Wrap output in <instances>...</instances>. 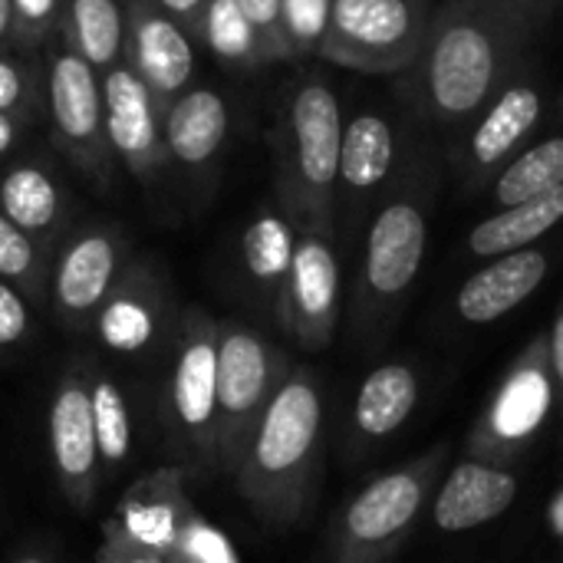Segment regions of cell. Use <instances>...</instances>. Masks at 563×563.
Segmentation results:
<instances>
[{
  "mask_svg": "<svg viewBox=\"0 0 563 563\" xmlns=\"http://www.w3.org/2000/svg\"><path fill=\"white\" fill-rule=\"evenodd\" d=\"M563 0H445L396 96L412 122L452 142L531 56L534 36Z\"/></svg>",
  "mask_w": 563,
  "mask_h": 563,
  "instance_id": "1",
  "label": "cell"
},
{
  "mask_svg": "<svg viewBox=\"0 0 563 563\" xmlns=\"http://www.w3.org/2000/svg\"><path fill=\"white\" fill-rule=\"evenodd\" d=\"M435 195L439 158L429 142V129L409 119L399 168L363 231L366 241L360 261V317L366 323H376L412 290L429 247Z\"/></svg>",
  "mask_w": 563,
  "mask_h": 563,
  "instance_id": "2",
  "label": "cell"
},
{
  "mask_svg": "<svg viewBox=\"0 0 563 563\" xmlns=\"http://www.w3.org/2000/svg\"><path fill=\"white\" fill-rule=\"evenodd\" d=\"M343 102L323 73L294 82L280 119V191L300 231L336 234V172Z\"/></svg>",
  "mask_w": 563,
  "mask_h": 563,
  "instance_id": "3",
  "label": "cell"
},
{
  "mask_svg": "<svg viewBox=\"0 0 563 563\" xmlns=\"http://www.w3.org/2000/svg\"><path fill=\"white\" fill-rule=\"evenodd\" d=\"M323 399L310 373H294L267 402L251 442V482L271 505L290 511L303 498L320 452Z\"/></svg>",
  "mask_w": 563,
  "mask_h": 563,
  "instance_id": "4",
  "label": "cell"
},
{
  "mask_svg": "<svg viewBox=\"0 0 563 563\" xmlns=\"http://www.w3.org/2000/svg\"><path fill=\"white\" fill-rule=\"evenodd\" d=\"M432 0H333L320 56L366 76H402L432 30Z\"/></svg>",
  "mask_w": 563,
  "mask_h": 563,
  "instance_id": "5",
  "label": "cell"
},
{
  "mask_svg": "<svg viewBox=\"0 0 563 563\" xmlns=\"http://www.w3.org/2000/svg\"><path fill=\"white\" fill-rule=\"evenodd\" d=\"M548 112V92L541 82L538 59L528 56L518 73L482 106L465 129L445 142L455 175L465 191H482L498 178V172L538 139V129Z\"/></svg>",
  "mask_w": 563,
  "mask_h": 563,
  "instance_id": "6",
  "label": "cell"
},
{
  "mask_svg": "<svg viewBox=\"0 0 563 563\" xmlns=\"http://www.w3.org/2000/svg\"><path fill=\"white\" fill-rule=\"evenodd\" d=\"M439 472V452L409 468L369 482L343 511L336 531V563H386L412 531L429 482Z\"/></svg>",
  "mask_w": 563,
  "mask_h": 563,
  "instance_id": "7",
  "label": "cell"
},
{
  "mask_svg": "<svg viewBox=\"0 0 563 563\" xmlns=\"http://www.w3.org/2000/svg\"><path fill=\"white\" fill-rule=\"evenodd\" d=\"M406 148V129H399L383 109L363 106L343 122L340 172H336V234L356 238L366 231L383 191L389 188Z\"/></svg>",
  "mask_w": 563,
  "mask_h": 563,
  "instance_id": "8",
  "label": "cell"
},
{
  "mask_svg": "<svg viewBox=\"0 0 563 563\" xmlns=\"http://www.w3.org/2000/svg\"><path fill=\"white\" fill-rule=\"evenodd\" d=\"M280 303L287 327L307 346L320 350L333 340L340 317V261L330 234L300 231Z\"/></svg>",
  "mask_w": 563,
  "mask_h": 563,
  "instance_id": "9",
  "label": "cell"
},
{
  "mask_svg": "<svg viewBox=\"0 0 563 563\" xmlns=\"http://www.w3.org/2000/svg\"><path fill=\"white\" fill-rule=\"evenodd\" d=\"M274 353L247 330L224 333L218 346V412L231 429L261 422L274 399Z\"/></svg>",
  "mask_w": 563,
  "mask_h": 563,
  "instance_id": "10",
  "label": "cell"
},
{
  "mask_svg": "<svg viewBox=\"0 0 563 563\" xmlns=\"http://www.w3.org/2000/svg\"><path fill=\"white\" fill-rule=\"evenodd\" d=\"M544 277H548L544 251L525 247L515 254L492 257V264H485L462 284V290L455 297L459 317L475 327L495 323L505 313H511L515 307H521L544 284Z\"/></svg>",
  "mask_w": 563,
  "mask_h": 563,
  "instance_id": "11",
  "label": "cell"
},
{
  "mask_svg": "<svg viewBox=\"0 0 563 563\" xmlns=\"http://www.w3.org/2000/svg\"><path fill=\"white\" fill-rule=\"evenodd\" d=\"M548 366H551V343L538 340L521 356V363L515 366L508 383L501 386V393L482 426L495 449L505 452L508 445H518L541 429V422L551 409V396H554L551 393L554 379L548 376Z\"/></svg>",
  "mask_w": 563,
  "mask_h": 563,
  "instance_id": "12",
  "label": "cell"
},
{
  "mask_svg": "<svg viewBox=\"0 0 563 563\" xmlns=\"http://www.w3.org/2000/svg\"><path fill=\"white\" fill-rule=\"evenodd\" d=\"M518 495L515 475L485 465V462H462L442 485L435 498V525L442 531H472L495 518H501Z\"/></svg>",
  "mask_w": 563,
  "mask_h": 563,
  "instance_id": "13",
  "label": "cell"
},
{
  "mask_svg": "<svg viewBox=\"0 0 563 563\" xmlns=\"http://www.w3.org/2000/svg\"><path fill=\"white\" fill-rule=\"evenodd\" d=\"M228 129H231V112L224 96H218L214 89H191L168 109L165 142L181 165L198 168L221 152Z\"/></svg>",
  "mask_w": 563,
  "mask_h": 563,
  "instance_id": "14",
  "label": "cell"
},
{
  "mask_svg": "<svg viewBox=\"0 0 563 563\" xmlns=\"http://www.w3.org/2000/svg\"><path fill=\"white\" fill-rule=\"evenodd\" d=\"M563 221V188L548 191L541 198L501 208L495 214H488L482 224L472 228L468 234V251L475 257H501V254H515L525 251L531 244H538L544 234H551Z\"/></svg>",
  "mask_w": 563,
  "mask_h": 563,
  "instance_id": "15",
  "label": "cell"
},
{
  "mask_svg": "<svg viewBox=\"0 0 563 563\" xmlns=\"http://www.w3.org/2000/svg\"><path fill=\"white\" fill-rule=\"evenodd\" d=\"M135 59L148 89L178 92L195 73V49L168 16H145L135 30Z\"/></svg>",
  "mask_w": 563,
  "mask_h": 563,
  "instance_id": "16",
  "label": "cell"
},
{
  "mask_svg": "<svg viewBox=\"0 0 563 563\" xmlns=\"http://www.w3.org/2000/svg\"><path fill=\"white\" fill-rule=\"evenodd\" d=\"M106 132L122 155H148L155 148L152 96L142 76L115 69L106 79Z\"/></svg>",
  "mask_w": 563,
  "mask_h": 563,
  "instance_id": "17",
  "label": "cell"
},
{
  "mask_svg": "<svg viewBox=\"0 0 563 563\" xmlns=\"http://www.w3.org/2000/svg\"><path fill=\"white\" fill-rule=\"evenodd\" d=\"M419 383L416 373L402 363L379 366L366 376L356 396V429L369 439L393 435L416 409Z\"/></svg>",
  "mask_w": 563,
  "mask_h": 563,
  "instance_id": "18",
  "label": "cell"
},
{
  "mask_svg": "<svg viewBox=\"0 0 563 563\" xmlns=\"http://www.w3.org/2000/svg\"><path fill=\"white\" fill-rule=\"evenodd\" d=\"M563 188V132L541 135L521 148L492 181V201L511 208Z\"/></svg>",
  "mask_w": 563,
  "mask_h": 563,
  "instance_id": "19",
  "label": "cell"
},
{
  "mask_svg": "<svg viewBox=\"0 0 563 563\" xmlns=\"http://www.w3.org/2000/svg\"><path fill=\"white\" fill-rule=\"evenodd\" d=\"M49 106H53L56 125L76 142L89 139L99 129V119H102L99 86H96L92 66L82 56L76 53L56 56L53 73H49Z\"/></svg>",
  "mask_w": 563,
  "mask_h": 563,
  "instance_id": "20",
  "label": "cell"
},
{
  "mask_svg": "<svg viewBox=\"0 0 563 563\" xmlns=\"http://www.w3.org/2000/svg\"><path fill=\"white\" fill-rule=\"evenodd\" d=\"M112 244L102 234L82 238L69 247V254L59 264L56 294L69 310H89L102 300L109 280H112Z\"/></svg>",
  "mask_w": 563,
  "mask_h": 563,
  "instance_id": "21",
  "label": "cell"
},
{
  "mask_svg": "<svg viewBox=\"0 0 563 563\" xmlns=\"http://www.w3.org/2000/svg\"><path fill=\"white\" fill-rule=\"evenodd\" d=\"M53 452L59 468L69 478H82L96 462V422H92V396L82 389H66L53 406Z\"/></svg>",
  "mask_w": 563,
  "mask_h": 563,
  "instance_id": "22",
  "label": "cell"
},
{
  "mask_svg": "<svg viewBox=\"0 0 563 563\" xmlns=\"http://www.w3.org/2000/svg\"><path fill=\"white\" fill-rule=\"evenodd\" d=\"M175 409L185 426L205 429L218 412V346L198 340L181 353L175 369Z\"/></svg>",
  "mask_w": 563,
  "mask_h": 563,
  "instance_id": "23",
  "label": "cell"
},
{
  "mask_svg": "<svg viewBox=\"0 0 563 563\" xmlns=\"http://www.w3.org/2000/svg\"><path fill=\"white\" fill-rule=\"evenodd\" d=\"M294 251H297V234L290 221L277 211L261 214L244 231V264L251 277L261 284H274L277 290H284L294 264Z\"/></svg>",
  "mask_w": 563,
  "mask_h": 563,
  "instance_id": "24",
  "label": "cell"
},
{
  "mask_svg": "<svg viewBox=\"0 0 563 563\" xmlns=\"http://www.w3.org/2000/svg\"><path fill=\"white\" fill-rule=\"evenodd\" d=\"M201 30L208 46L228 63H261L271 56L257 26L247 20L238 0H208Z\"/></svg>",
  "mask_w": 563,
  "mask_h": 563,
  "instance_id": "25",
  "label": "cell"
},
{
  "mask_svg": "<svg viewBox=\"0 0 563 563\" xmlns=\"http://www.w3.org/2000/svg\"><path fill=\"white\" fill-rule=\"evenodd\" d=\"M0 201H3V214L20 231H40L56 214V185L49 181L46 172L23 165L3 178Z\"/></svg>",
  "mask_w": 563,
  "mask_h": 563,
  "instance_id": "26",
  "label": "cell"
},
{
  "mask_svg": "<svg viewBox=\"0 0 563 563\" xmlns=\"http://www.w3.org/2000/svg\"><path fill=\"white\" fill-rule=\"evenodd\" d=\"M73 33L79 56L89 66H106L122 46V16L112 0H76L73 3Z\"/></svg>",
  "mask_w": 563,
  "mask_h": 563,
  "instance_id": "27",
  "label": "cell"
},
{
  "mask_svg": "<svg viewBox=\"0 0 563 563\" xmlns=\"http://www.w3.org/2000/svg\"><path fill=\"white\" fill-rule=\"evenodd\" d=\"M333 0H280V46L284 56L320 53L330 26Z\"/></svg>",
  "mask_w": 563,
  "mask_h": 563,
  "instance_id": "28",
  "label": "cell"
},
{
  "mask_svg": "<svg viewBox=\"0 0 563 563\" xmlns=\"http://www.w3.org/2000/svg\"><path fill=\"white\" fill-rule=\"evenodd\" d=\"M92 422H96V442L106 459L119 462L129 452V412L112 383H99L92 393Z\"/></svg>",
  "mask_w": 563,
  "mask_h": 563,
  "instance_id": "29",
  "label": "cell"
},
{
  "mask_svg": "<svg viewBox=\"0 0 563 563\" xmlns=\"http://www.w3.org/2000/svg\"><path fill=\"white\" fill-rule=\"evenodd\" d=\"M148 333H152L148 313L132 300L112 303L106 310V317H102V336L115 350H135V346H142L148 340Z\"/></svg>",
  "mask_w": 563,
  "mask_h": 563,
  "instance_id": "30",
  "label": "cell"
},
{
  "mask_svg": "<svg viewBox=\"0 0 563 563\" xmlns=\"http://www.w3.org/2000/svg\"><path fill=\"white\" fill-rule=\"evenodd\" d=\"M30 264H33V247L26 234L7 214H0V274L20 277L30 271Z\"/></svg>",
  "mask_w": 563,
  "mask_h": 563,
  "instance_id": "31",
  "label": "cell"
},
{
  "mask_svg": "<svg viewBox=\"0 0 563 563\" xmlns=\"http://www.w3.org/2000/svg\"><path fill=\"white\" fill-rule=\"evenodd\" d=\"M238 3L247 13V20L257 26L267 53L284 56V46H280V0H238Z\"/></svg>",
  "mask_w": 563,
  "mask_h": 563,
  "instance_id": "32",
  "label": "cell"
},
{
  "mask_svg": "<svg viewBox=\"0 0 563 563\" xmlns=\"http://www.w3.org/2000/svg\"><path fill=\"white\" fill-rule=\"evenodd\" d=\"M26 330V310H23V300L0 284V346L20 340Z\"/></svg>",
  "mask_w": 563,
  "mask_h": 563,
  "instance_id": "33",
  "label": "cell"
},
{
  "mask_svg": "<svg viewBox=\"0 0 563 563\" xmlns=\"http://www.w3.org/2000/svg\"><path fill=\"white\" fill-rule=\"evenodd\" d=\"M132 531L142 538V541H165L172 534V518L168 511L155 508V511H135L132 515Z\"/></svg>",
  "mask_w": 563,
  "mask_h": 563,
  "instance_id": "34",
  "label": "cell"
},
{
  "mask_svg": "<svg viewBox=\"0 0 563 563\" xmlns=\"http://www.w3.org/2000/svg\"><path fill=\"white\" fill-rule=\"evenodd\" d=\"M548 343H551V376H554L558 396L563 399V303L558 310V320H554V330H551Z\"/></svg>",
  "mask_w": 563,
  "mask_h": 563,
  "instance_id": "35",
  "label": "cell"
},
{
  "mask_svg": "<svg viewBox=\"0 0 563 563\" xmlns=\"http://www.w3.org/2000/svg\"><path fill=\"white\" fill-rule=\"evenodd\" d=\"M191 548L205 558V563H234L231 554H228V548H224V541L218 534H211V531H198Z\"/></svg>",
  "mask_w": 563,
  "mask_h": 563,
  "instance_id": "36",
  "label": "cell"
},
{
  "mask_svg": "<svg viewBox=\"0 0 563 563\" xmlns=\"http://www.w3.org/2000/svg\"><path fill=\"white\" fill-rule=\"evenodd\" d=\"M20 92H23L20 73H16L10 63L0 59V112H7V109L20 99Z\"/></svg>",
  "mask_w": 563,
  "mask_h": 563,
  "instance_id": "37",
  "label": "cell"
},
{
  "mask_svg": "<svg viewBox=\"0 0 563 563\" xmlns=\"http://www.w3.org/2000/svg\"><path fill=\"white\" fill-rule=\"evenodd\" d=\"M53 3H56V0H13L16 13H20L23 20H30V23L46 20V16H49V10H53Z\"/></svg>",
  "mask_w": 563,
  "mask_h": 563,
  "instance_id": "38",
  "label": "cell"
},
{
  "mask_svg": "<svg viewBox=\"0 0 563 563\" xmlns=\"http://www.w3.org/2000/svg\"><path fill=\"white\" fill-rule=\"evenodd\" d=\"M165 10H172V13H181V16H188V13H195L205 0H158Z\"/></svg>",
  "mask_w": 563,
  "mask_h": 563,
  "instance_id": "39",
  "label": "cell"
},
{
  "mask_svg": "<svg viewBox=\"0 0 563 563\" xmlns=\"http://www.w3.org/2000/svg\"><path fill=\"white\" fill-rule=\"evenodd\" d=\"M13 145V122L0 112V155Z\"/></svg>",
  "mask_w": 563,
  "mask_h": 563,
  "instance_id": "40",
  "label": "cell"
},
{
  "mask_svg": "<svg viewBox=\"0 0 563 563\" xmlns=\"http://www.w3.org/2000/svg\"><path fill=\"white\" fill-rule=\"evenodd\" d=\"M10 10H13V0H0V36L7 33V23H10Z\"/></svg>",
  "mask_w": 563,
  "mask_h": 563,
  "instance_id": "41",
  "label": "cell"
},
{
  "mask_svg": "<svg viewBox=\"0 0 563 563\" xmlns=\"http://www.w3.org/2000/svg\"><path fill=\"white\" fill-rule=\"evenodd\" d=\"M554 528L563 534V495L558 498V505H554Z\"/></svg>",
  "mask_w": 563,
  "mask_h": 563,
  "instance_id": "42",
  "label": "cell"
},
{
  "mask_svg": "<svg viewBox=\"0 0 563 563\" xmlns=\"http://www.w3.org/2000/svg\"><path fill=\"white\" fill-rule=\"evenodd\" d=\"M558 115H561V122H563V92H561V99H558Z\"/></svg>",
  "mask_w": 563,
  "mask_h": 563,
  "instance_id": "43",
  "label": "cell"
},
{
  "mask_svg": "<svg viewBox=\"0 0 563 563\" xmlns=\"http://www.w3.org/2000/svg\"><path fill=\"white\" fill-rule=\"evenodd\" d=\"M20 563H40V561H20Z\"/></svg>",
  "mask_w": 563,
  "mask_h": 563,
  "instance_id": "44",
  "label": "cell"
}]
</instances>
